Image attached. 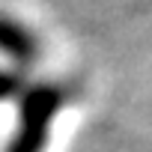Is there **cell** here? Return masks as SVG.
<instances>
[{
    "label": "cell",
    "instance_id": "3",
    "mask_svg": "<svg viewBox=\"0 0 152 152\" xmlns=\"http://www.w3.org/2000/svg\"><path fill=\"white\" fill-rule=\"evenodd\" d=\"M24 90V78L21 72H9V69H0V102L3 99H12Z\"/></svg>",
    "mask_w": 152,
    "mask_h": 152
},
{
    "label": "cell",
    "instance_id": "2",
    "mask_svg": "<svg viewBox=\"0 0 152 152\" xmlns=\"http://www.w3.org/2000/svg\"><path fill=\"white\" fill-rule=\"evenodd\" d=\"M0 51L9 54L21 66H30L39 57V42H36V36L24 24H18V21H12L6 15H0Z\"/></svg>",
    "mask_w": 152,
    "mask_h": 152
},
{
    "label": "cell",
    "instance_id": "1",
    "mask_svg": "<svg viewBox=\"0 0 152 152\" xmlns=\"http://www.w3.org/2000/svg\"><path fill=\"white\" fill-rule=\"evenodd\" d=\"M66 93L54 84H33L21 93V125L6 152H42L48 140V122L60 110Z\"/></svg>",
    "mask_w": 152,
    "mask_h": 152
}]
</instances>
